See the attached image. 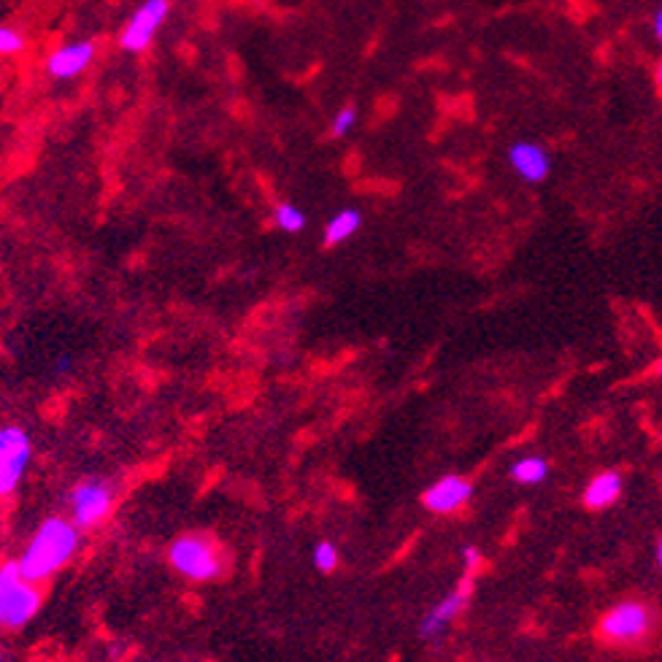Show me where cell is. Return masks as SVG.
Here are the masks:
<instances>
[{
	"instance_id": "obj_1",
	"label": "cell",
	"mask_w": 662,
	"mask_h": 662,
	"mask_svg": "<svg viewBox=\"0 0 662 662\" xmlns=\"http://www.w3.org/2000/svg\"><path fill=\"white\" fill-rule=\"evenodd\" d=\"M79 544H82V536L71 519L49 517L46 522H41V527L30 538V544L25 546V552L19 557V571L25 573V579L36 581V584L52 579L76 557Z\"/></svg>"
},
{
	"instance_id": "obj_2",
	"label": "cell",
	"mask_w": 662,
	"mask_h": 662,
	"mask_svg": "<svg viewBox=\"0 0 662 662\" xmlns=\"http://www.w3.org/2000/svg\"><path fill=\"white\" fill-rule=\"evenodd\" d=\"M657 630V611L644 600H622L600 617V641L617 649L644 646Z\"/></svg>"
},
{
	"instance_id": "obj_3",
	"label": "cell",
	"mask_w": 662,
	"mask_h": 662,
	"mask_svg": "<svg viewBox=\"0 0 662 662\" xmlns=\"http://www.w3.org/2000/svg\"><path fill=\"white\" fill-rule=\"evenodd\" d=\"M41 608V590L36 581L25 579L19 563L0 565V627H25Z\"/></svg>"
},
{
	"instance_id": "obj_4",
	"label": "cell",
	"mask_w": 662,
	"mask_h": 662,
	"mask_svg": "<svg viewBox=\"0 0 662 662\" xmlns=\"http://www.w3.org/2000/svg\"><path fill=\"white\" fill-rule=\"evenodd\" d=\"M33 460V441L28 430L17 425L0 427V498H9L25 479Z\"/></svg>"
},
{
	"instance_id": "obj_5",
	"label": "cell",
	"mask_w": 662,
	"mask_h": 662,
	"mask_svg": "<svg viewBox=\"0 0 662 662\" xmlns=\"http://www.w3.org/2000/svg\"><path fill=\"white\" fill-rule=\"evenodd\" d=\"M168 560L176 571L192 581H211L222 571L217 546L203 536H184L173 541Z\"/></svg>"
},
{
	"instance_id": "obj_6",
	"label": "cell",
	"mask_w": 662,
	"mask_h": 662,
	"mask_svg": "<svg viewBox=\"0 0 662 662\" xmlns=\"http://www.w3.org/2000/svg\"><path fill=\"white\" fill-rule=\"evenodd\" d=\"M168 14H171V0H144L136 9V14L127 19V25L122 28L119 46L125 52H133V55L149 49V44L155 41V36L165 25Z\"/></svg>"
},
{
	"instance_id": "obj_7",
	"label": "cell",
	"mask_w": 662,
	"mask_h": 662,
	"mask_svg": "<svg viewBox=\"0 0 662 662\" xmlns=\"http://www.w3.org/2000/svg\"><path fill=\"white\" fill-rule=\"evenodd\" d=\"M114 492L106 481L87 479L71 492V522L76 527H95L109 517Z\"/></svg>"
},
{
	"instance_id": "obj_8",
	"label": "cell",
	"mask_w": 662,
	"mask_h": 662,
	"mask_svg": "<svg viewBox=\"0 0 662 662\" xmlns=\"http://www.w3.org/2000/svg\"><path fill=\"white\" fill-rule=\"evenodd\" d=\"M471 576L473 573H468L460 587H454L449 595H444L436 606L427 611L425 617H422V622H419V638L436 641V638H441V635L449 630V625H452L454 619L463 614L465 606H468V600H471Z\"/></svg>"
},
{
	"instance_id": "obj_9",
	"label": "cell",
	"mask_w": 662,
	"mask_h": 662,
	"mask_svg": "<svg viewBox=\"0 0 662 662\" xmlns=\"http://www.w3.org/2000/svg\"><path fill=\"white\" fill-rule=\"evenodd\" d=\"M473 484L465 476L449 473L444 479H438L436 484H430L422 495V503L430 514H454L471 503Z\"/></svg>"
},
{
	"instance_id": "obj_10",
	"label": "cell",
	"mask_w": 662,
	"mask_h": 662,
	"mask_svg": "<svg viewBox=\"0 0 662 662\" xmlns=\"http://www.w3.org/2000/svg\"><path fill=\"white\" fill-rule=\"evenodd\" d=\"M95 55H98L95 41H71V44H63L57 52H52V57L46 60V73L57 82H68V79L82 76L92 65Z\"/></svg>"
},
{
	"instance_id": "obj_11",
	"label": "cell",
	"mask_w": 662,
	"mask_h": 662,
	"mask_svg": "<svg viewBox=\"0 0 662 662\" xmlns=\"http://www.w3.org/2000/svg\"><path fill=\"white\" fill-rule=\"evenodd\" d=\"M508 163L525 182L533 184L544 182L546 176H549V168H552L544 146L530 144V141H519V144L511 146L508 149Z\"/></svg>"
},
{
	"instance_id": "obj_12",
	"label": "cell",
	"mask_w": 662,
	"mask_h": 662,
	"mask_svg": "<svg viewBox=\"0 0 662 662\" xmlns=\"http://www.w3.org/2000/svg\"><path fill=\"white\" fill-rule=\"evenodd\" d=\"M625 490V479L619 471H603L598 476H592L587 490H584V506L590 511H606L622 498Z\"/></svg>"
},
{
	"instance_id": "obj_13",
	"label": "cell",
	"mask_w": 662,
	"mask_h": 662,
	"mask_svg": "<svg viewBox=\"0 0 662 662\" xmlns=\"http://www.w3.org/2000/svg\"><path fill=\"white\" fill-rule=\"evenodd\" d=\"M363 227V214L357 209H344L338 211L336 217L330 219L325 227V244L327 246H338L344 244V241H349V238L357 233Z\"/></svg>"
},
{
	"instance_id": "obj_14",
	"label": "cell",
	"mask_w": 662,
	"mask_h": 662,
	"mask_svg": "<svg viewBox=\"0 0 662 662\" xmlns=\"http://www.w3.org/2000/svg\"><path fill=\"white\" fill-rule=\"evenodd\" d=\"M511 479L517 484H525V487H533V484H541V481L549 476V463L538 454H530V457H522L517 463L511 465Z\"/></svg>"
},
{
	"instance_id": "obj_15",
	"label": "cell",
	"mask_w": 662,
	"mask_h": 662,
	"mask_svg": "<svg viewBox=\"0 0 662 662\" xmlns=\"http://www.w3.org/2000/svg\"><path fill=\"white\" fill-rule=\"evenodd\" d=\"M273 222L284 233H300L306 227V214L295 206V203H279L273 209Z\"/></svg>"
},
{
	"instance_id": "obj_16",
	"label": "cell",
	"mask_w": 662,
	"mask_h": 662,
	"mask_svg": "<svg viewBox=\"0 0 662 662\" xmlns=\"http://www.w3.org/2000/svg\"><path fill=\"white\" fill-rule=\"evenodd\" d=\"M357 125V109L354 106H341V109L333 114V122H330V133L336 138L349 136Z\"/></svg>"
},
{
	"instance_id": "obj_17",
	"label": "cell",
	"mask_w": 662,
	"mask_h": 662,
	"mask_svg": "<svg viewBox=\"0 0 662 662\" xmlns=\"http://www.w3.org/2000/svg\"><path fill=\"white\" fill-rule=\"evenodd\" d=\"M22 49H25V36L17 28L0 25V57L19 55Z\"/></svg>"
},
{
	"instance_id": "obj_18",
	"label": "cell",
	"mask_w": 662,
	"mask_h": 662,
	"mask_svg": "<svg viewBox=\"0 0 662 662\" xmlns=\"http://www.w3.org/2000/svg\"><path fill=\"white\" fill-rule=\"evenodd\" d=\"M338 560H341V557H338L336 544H330V541H322V544H317V549H314V565H317L319 571L322 573L336 571Z\"/></svg>"
},
{
	"instance_id": "obj_19",
	"label": "cell",
	"mask_w": 662,
	"mask_h": 662,
	"mask_svg": "<svg viewBox=\"0 0 662 662\" xmlns=\"http://www.w3.org/2000/svg\"><path fill=\"white\" fill-rule=\"evenodd\" d=\"M463 563H465V571L468 573H476V568L481 565V552L476 549V546H463Z\"/></svg>"
},
{
	"instance_id": "obj_20",
	"label": "cell",
	"mask_w": 662,
	"mask_h": 662,
	"mask_svg": "<svg viewBox=\"0 0 662 662\" xmlns=\"http://www.w3.org/2000/svg\"><path fill=\"white\" fill-rule=\"evenodd\" d=\"M71 357H57V363H55V373H60V376H63V373H68L71 371Z\"/></svg>"
},
{
	"instance_id": "obj_21",
	"label": "cell",
	"mask_w": 662,
	"mask_h": 662,
	"mask_svg": "<svg viewBox=\"0 0 662 662\" xmlns=\"http://www.w3.org/2000/svg\"><path fill=\"white\" fill-rule=\"evenodd\" d=\"M654 33H657V41L662 44V9L654 14Z\"/></svg>"
},
{
	"instance_id": "obj_22",
	"label": "cell",
	"mask_w": 662,
	"mask_h": 662,
	"mask_svg": "<svg viewBox=\"0 0 662 662\" xmlns=\"http://www.w3.org/2000/svg\"><path fill=\"white\" fill-rule=\"evenodd\" d=\"M657 565L662 568V536L657 538Z\"/></svg>"
},
{
	"instance_id": "obj_23",
	"label": "cell",
	"mask_w": 662,
	"mask_h": 662,
	"mask_svg": "<svg viewBox=\"0 0 662 662\" xmlns=\"http://www.w3.org/2000/svg\"><path fill=\"white\" fill-rule=\"evenodd\" d=\"M657 90H660V95H662V63L657 65Z\"/></svg>"
},
{
	"instance_id": "obj_24",
	"label": "cell",
	"mask_w": 662,
	"mask_h": 662,
	"mask_svg": "<svg viewBox=\"0 0 662 662\" xmlns=\"http://www.w3.org/2000/svg\"><path fill=\"white\" fill-rule=\"evenodd\" d=\"M657 373H660V376H662V360H660V365H657Z\"/></svg>"
}]
</instances>
